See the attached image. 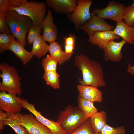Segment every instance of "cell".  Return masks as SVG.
Wrapping results in <instances>:
<instances>
[{"mask_svg":"<svg viewBox=\"0 0 134 134\" xmlns=\"http://www.w3.org/2000/svg\"><path fill=\"white\" fill-rule=\"evenodd\" d=\"M74 62L75 66L81 72L82 79H78L80 85L98 88L106 87L103 68L98 62L83 54L76 55Z\"/></svg>","mask_w":134,"mask_h":134,"instance_id":"6da1fadb","label":"cell"},{"mask_svg":"<svg viewBox=\"0 0 134 134\" xmlns=\"http://www.w3.org/2000/svg\"><path fill=\"white\" fill-rule=\"evenodd\" d=\"M5 18L11 34L16 38L18 42L24 46L25 45L26 34L33 25L32 20L29 17L13 10L6 11Z\"/></svg>","mask_w":134,"mask_h":134,"instance_id":"7a4b0ae2","label":"cell"},{"mask_svg":"<svg viewBox=\"0 0 134 134\" xmlns=\"http://www.w3.org/2000/svg\"><path fill=\"white\" fill-rule=\"evenodd\" d=\"M89 118L78 106L70 104L61 111L57 121L66 134H68L87 122Z\"/></svg>","mask_w":134,"mask_h":134,"instance_id":"3957f363","label":"cell"},{"mask_svg":"<svg viewBox=\"0 0 134 134\" xmlns=\"http://www.w3.org/2000/svg\"><path fill=\"white\" fill-rule=\"evenodd\" d=\"M0 69L1 72L0 77L2 79L0 83V91L20 95L22 93L21 78L16 68L6 63H2L0 65Z\"/></svg>","mask_w":134,"mask_h":134,"instance_id":"277c9868","label":"cell"},{"mask_svg":"<svg viewBox=\"0 0 134 134\" xmlns=\"http://www.w3.org/2000/svg\"><path fill=\"white\" fill-rule=\"evenodd\" d=\"M14 10L18 13L28 16L32 20L33 25L40 24L46 16L47 5L43 2L27 1L18 7H10L6 11Z\"/></svg>","mask_w":134,"mask_h":134,"instance_id":"5b68a950","label":"cell"},{"mask_svg":"<svg viewBox=\"0 0 134 134\" xmlns=\"http://www.w3.org/2000/svg\"><path fill=\"white\" fill-rule=\"evenodd\" d=\"M126 7L123 4L114 0L109 1L108 5L102 9L96 8L92 13L102 19H108L117 23L123 21Z\"/></svg>","mask_w":134,"mask_h":134,"instance_id":"8992f818","label":"cell"},{"mask_svg":"<svg viewBox=\"0 0 134 134\" xmlns=\"http://www.w3.org/2000/svg\"><path fill=\"white\" fill-rule=\"evenodd\" d=\"M92 3L91 0H78L74 11L68 15L69 20L74 24L76 30L91 17L90 8Z\"/></svg>","mask_w":134,"mask_h":134,"instance_id":"52a82bcc","label":"cell"},{"mask_svg":"<svg viewBox=\"0 0 134 134\" xmlns=\"http://www.w3.org/2000/svg\"><path fill=\"white\" fill-rule=\"evenodd\" d=\"M20 120V124L26 130L28 134H53L46 126L31 114L16 113Z\"/></svg>","mask_w":134,"mask_h":134,"instance_id":"ba28073f","label":"cell"},{"mask_svg":"<svg viewBox=\"0 0 134 134\" xmlns=\"http://www.w3.org/2000/svg\"><path fill=\"white\" fill-rule=\"evenodd\" d=\"M21 101L22 107L32 113L39 122L47 127L53 134H66L58 122L50 120L43 116L40 112L36 110L34 104L29 103L26 99H21Z\"/></svg>","mask_w":134,"mask_h":134,"instance_id":"9c48e42d","label":"cell"},{"mask_svg":"<svg viewBox=\"0 0 134 134\" xmlns=\"http://www.w3.org/2000/svg\"><path fill=\"white\" fill-rule=\"evenodd\" d=\"M20 97L3 91L0 92V109L10 114L20 113L22 107Z\"/></svg>","mask_w":134,"mask_h":134,"instance_id":"30bf717a","label":"cell"},{"mask_svg":"<svg viewBox=\"0 0 134 134\" xmlns=\"http://www.w3.org/2000/svg\"><path fill=\"white\" fill-rule=\"evenodd\" d=\"M91 18L80 28L87 33L89 36L97 32L112 30L113 28V26L108 24L104 20L92 13H91Z\"/></svg>","mask_w":134,"mask_h":134,"instance_id":"8fae6325","label":"cell"},{"mask_svg":"<svg viewBox=\"0 0 134 134\" xmlns=\"http://www.w3.org/2000/svg\"><path fill=\"white\" fill-rule=\"evenodd\" d=\"M126 43L123 40L119 42L112 40L109 42L103 49L104 60L115 63L120 62L123 57L121 50Z\"/></svg>","mask_w":134,"mask_h":134,"instance_id":"7c38bea8","label":"cell"},{"mask_svg":"<svg viewBox=\"0 0 134 134\" xmlns=\"http://www.w3.org/2000/svg\"><path fill=\"white\" fill-rule=\"evenodd\" d=\"M43 33L42 37L46 41L50 43L55 41L57 39V27L54 23L52 12L48 9L44 19L41 23Z\"/></svg>","mask_w":134,"mask_h":134,"instance_id":"4fadbf2b","label":"cell"},{"mask_svg":"<svg viewBox=\"0 0 134 134\" xmlns=\"http://www.w3.org/2000/svg\"><path fill=\"white\" fill-rule=\"evenodd\" d=\"M45 3L55 12L69 15L74 11L78 2L77 0H46Z\"/></svg>","mask_w":134,"mask_h":134,"instance_id":"5bb4252c","label":"cell"},{"mask_svg":"<svg viewBox=\"0 0 134 134\" xmlns=\"http://www.w3.org/2000/svg\"><path fill=\"white\" fill-rule=\"evenodd\" d=\"M120 37L116 35L113 30L97 32L89 36L88 41L93 45L98 46L100 49H103L109 42Z\"/></svg>","mask_w":134,"mask_h":134,"instance_id":"9a60e30c","label":"cell"},{"mask_svg":"<svg viewBox=\"0 0 134 134\" xmlns=\"http://www.w3.org/2000/svg\"><path fill=\"white\" fill-rule=\"evenodd\" d=\"M78 97L92 101L101 102L103 100L102 93L98 87L89 85H78Z\"/></svg>","mask_w":134,"mask_h":134,"instance_id":"2e32d148","label":"cell"},{"mask_svg":"<svg viewBox=\"0 0 134 134\" xmlns=\"http://www.w3.org/2000/svg\"><path fill=\"white\" fill-rule=\"evenodd\" d=\"M113 31L116 35L122 38L127 43L131 45L134 44V26H128L123 21L117 23Z\"/></svg>","mask_w":134,"mask_h":134,"instance_id":"e0dca14e","label":"cell"},{"mask_svg":"<svg viewBox=\"0 0 134 134\" xmlns=\"http://www.w3.org/2000/svg\"><path fill=\"white\" fill-rule=\"evenodd\" d=\"M48 51L50 56L56 60L59 65L68 60L72 55V54L67 53L63 51L60 44L56 41L50 43Z\"/></svg>","mask_w":134,"mask_h":134,"instance_id":"ac0fdd59","label":"cell"},{"mask_svg":"<svg viewBox=\"0 0 134 134\" xmlns=\"http://www.w3.org/2000/svg\"><path fill=\"white\" fill-rule=\"evenodd\" d=\"M24 46L14 39L9 48L18 57L24 65H26L30 61L34 56L31 52L26 50Z\"/></svg>","mask_w":134,"mask_h":134,"instance_id":"d6986e66","label":"cell"},{"mask_svg":"<svg viewBox=\"0 0 134 134\" xmlns=\"http://www.w3.org/2000/svg\"><path fill=\"white\" fill-rule=\"evenodd\" d=\"M107 114L104 111L98 112L89 119V122L95 134H99L106 124Z\"/></svg>","mask_w":134,"mask_h":134,"instance_id":"ffe728a7","label":"cell"},{"mask_svg":"<svg viewBox=\"0 0 134 134\" xmlns=\"http://www.w3.org/2000/svg\"><path fill=\"white\" fill-rule=\"evenodd\" d=\"M33 46L31 52L34 56L40 59L45 56L48 51L49 45L41 35L33 42Z\"/></svg>","mask_w":134,"mask_h":134,"instance_id":"44dd1931","label":"cell"},{"mask_svg":"<svg viewBox=\"0 0 134 134\" xmlns=\"http://www.w3.org/2000/svg\"><path fill=\"white\" fill-rule=\"evenodd\" d=\"M7 113V117L3 122V126L8 125L17 134H28L26 129L20 124V120L16 114Z\"/></svg>","mask_w":134,"mask_h":134,"instance_id":"7402d4cb","label":"cell"},{"mask_svg":"<svg viewBox=\"0 0 134 134\" xmlns=\"http://www.w3.org/2000/svg\"><path fill=\"white\" fill-rule=\"evenodd\" d=\"M78 106L86 116L90 118L98 112V109L94 106L93 102L78 97Z\"/></svg>","mask_w":134,"mask_h":134,"instance_id":"603a6c76","label":"cell"},{"mask_svg":"<svg viewBox=\"0 0 134 134\" xmlns=\"http://www.w3.org/2000/svg\"><path fill=\"white\" fill-rule=\"evenodd\" d=\"M60 75L56 71H45L43 76L47 85L55 89L60 88Z\"/></svg>","mask_w":134,"mask_h":134,"instance_id":"cb8c5ba5","label":"cell"},{"mask_svg":"<svg viewBox=\"0 0 134 134\" xmlns=\"http://www.w3.org/2000/svg\"><path fill=\"white\" fill-rule=\"evenodd\" d=\"M15 37L10 34L0 33V53L2 54L9 47Z\"/></svg>","mask_w":134,"mask_h":134,"instance_id":"d4e9b609","label":"cell"},{"mask_svg":"<svg viewBox=\"0 0 134 134\" xmlns=\"http://www.w3.org/2000/svg\"><path fill=\"white\" fill-rule=\"evenodd\" d=\"M42 29L41 24L37 25H33L30 28L27 37V43L29 44L33 43V41L40 35Z\"/></svg>","mask_w":134,"mask_h":134,"instance_id":"484cf974","label":"cell"},{"mask_svg":"<svg viewBox=\"0 0 134 134\" xmlns=\"http://www.w3.org/2000/svg\"><path fill=\"white\" fill-rule=\"evenodd\" d=\"M76 36L74 34L70 33L68 36L63 38L65 44V52L67 53L72 54L75 46Z\"/></svg>","mask_w":134,"mask_h":134,"instance_id":"4316f807","label":"cell"},{"mask_svg":"<svg viewBox=\"0 0 134 134\" xmlns=\"http://www.w3.org/2000/svg\"><path fill=\"white\" fill-rule=\"evenodd\" d=\"M57 62L48 54L42 60V65L45 71H56Z\"/></svg>","mask_w":134,"mask_h":134,"instance_id":"83f0119b","label":"cell"},{"mask_svg":"<svg viewBox=\"0 0 134 134\" xmlns=\"http://www.w3.org/2000/svg\"><path fill=\"white\" fill-rule=\"evenodd\" d=\"M28 1L26 0H0V12H5L10 7L20 6Z\"/></svg>","mask_w":134,"mask_h":134,"instance_id":"f1b7e54d","label":"cell"},{"mask_svg":"<svg viewBox=\"0 0 134 134\" xmlns=\"http://www.w3.org/2000/svg\"><path fill=\"white\" fill-rule=\"evenodd\" d=\"M123 20L128 26H134V5L126 7Z\"/></svg>","mask_w":134,"mask_h":134,"instance_id":"f546056e","label":"cell"},{"mask_svg":"<svg viewBox=\"0 0 134 134\" xmlns=\"http://www.w3.org/2000/svg\"><path fill=\"white\" fill-rule=\"evenodd\" d=\"M126 129L123 126L114 128L107 124L100 131L99 134H125Z\"/></svg>","mask_w":134,"mask_h":134,"instance_id":"4dcf8cb0","label":"cell"},{"mask_svg":"<svg viewBox=\"0 0 134 134\" xmlns=\"http://www.w3.org/2000/svg\"><path fill=\"white\" fill-rule=\"evenodd\" d=\"M68 134H95L90 124L89 119L72 133Z\"/></svg>","mask_w":134,"mask_h":134,"instance_id":"1f68e13d","label":"cell"},{"mask_svg":"<svg viewBox=\"0 0 134 134\" xmlns=\"http://www.w3.org/2000/svg\"><path fill=\"white\" fill-rule=\"evenodd\" d=\"M5 12H0V32L10 34V30L5 18Z\"/></svg>","mask_w":134,"mask_h":134,"instance_id":"d6a6232c","label":"cell"},{"mask_svg":"<svg viewBox=\"0 0 134 134\" xmlns=\"http://www.w3.org/2000/svg\"><path fill=\"white\" fill-rule=\"evenodd\" d=\"M7 117V113L3 112V110H0V130L3 131L4 129L3 123L4 121Z\"/></svg>","mask_w":134,"mask_h":134,"instance_id":"836d02e7","label":"cell"},{"mask_svg":"<svg viewBox=\"0 0 134 134\" xmlns=\"http://www.w3.org/2000/svg\"><path fill=\"white\" fill-rule=\"evenodd\" d=\"M127 69V71L130 74L134 76V65L132 66L131 63H129Z\"/></svg>","mask_w":134,"mask_h":134,"instance_id":"e575fe53","label":"cell"},{"mask_svg":"<svg viewBox=\"0 0 134 134\" xmlns=\"http://www.w3.org/2000/svg\"><path fill=\"white\" fill-rule=\"evenodd\" d=\"M134 2L132 3V4L131 5H134V0H133Z\"/></svg>","mask_w":134,"mask_h":134,"instance_id":"d590c367","label":"cell"},{"mask_svg":"<svg viewBox=\"0 0 134 134\" xmlns=\"http://www.w3.org/2000/svg\"></svg>","mask_w":134,"mask_h":134,"instance_id":"8d00e7d4","label":"cell"}]
</instances>
